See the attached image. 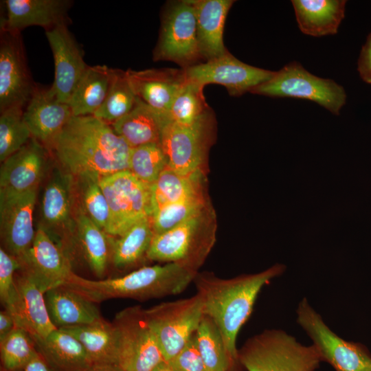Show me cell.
I'll list each match as a JSON object with an SVG mask.
<instances>
[{
	"instance_id": "11",
	"label": "cell",
	"mask_w": 371,
	"mask_h": 371,
	"mask_svg": "<svg viewBox=\"0 0 371 371\" xmlns=\"http://www.w3.org/2000/svg\"><path fill=\"white\" fill-rule=\"evenodd\" d=\"M117 334V364L124 371H153L164 361L145 309L127 307L117 313L113 322Z\"/></svg>"
},
{
	"instance_id": "39",
	"label": "cell",
	"mask_w": 371,
	"mask_h": 371,
	"mask_svg": "<svg viewBox=\"0 0 371 371\" xmlns=\"http://www.w3.org/2000/svg\"><path fill=\"white\" fill-rule=\"evenodd\" d=\"M23 108L14 107L1 112V162L21 149L32 138L23 118Z\"/></svg>"
},
{
	"instance_id": "10",
	"label": "cell",
	"mask_w": 371,
	"mask_h": 371,
	"mask_svg": "<svg viewBox=\"0 0 371 371\" xmlns=\"http://www.w3.org/2000/svg\"><path fill=\"white\" fill-rule=\"evenodd\" d=\"M145 314L166 362L184 348L204 315L202 300L197 293L145 309Z\"/></svg>"
},
{
	"instance_id": "35",
	"label": "cell",
	"mask_w": 371,
	"mask_h": 371,
	"mask_svg": "<svg viewBox=\"0 0 371 371\" xmlns=\"http://www.w3.org/2000/svg\"><path fill=\"white\" fill-rule=\"evenodd\" d=\"M136 100L126 71L113 69L107 96L93 116L111 125L129 113Z\"/></svg>"
},
{
	"instance_id": "38",
	"label": "cell",
	"mask_w": 371,
	"mask_h": 371,
	"mask_svg": "<svg viewBox=\"0 0 371 371\" xmlns=\"http://www.w3.org/2000/svg\"><path fill=\"white\" fill-rule=\"evenodd\" d=\"M167 167L168 159L160 144L131 148L128 170L141 181L152 186Z\"/></svg>"
},
{
	"instance_id": "32",
	"label": "cell",
	"mask_w": 371,
	"mask_h": 371,
	"mask_svg": "<svg viewBox=\"0 0 371 371\" xmlns=\"http://www.w3.org/2000/svg\"><path fill=\"white\" fill-rule=\"evenodd\" d=\"M113 69L89 66L78 83L69 105L73 116L93 115L103 104L110 87Z\"/></svg>"
},
{
	"instance_id": "12",
	"label": "cell",
	"mask_w": 371,
	"mask_h": 371,
	"mask_svg": "<svg viewBox=\"0 0 371 371\" xmlns=\"http://www.w3.org/2000/svg\"><path fill=\"white\" fill-rule=\"evenodd\" d=\"M99 183L109 207L108 235L120 236L137 222L152 216L151 186L129 170L102 177Z\"/></svg>"
},
{
	"instance_id": "21",
	"label": "cell",
	"mask_w": 371,
	"mask_h": 371,
	"mask_svg": "<svg viewBox=\"0 0 371 371\" xmlns=\"http://www.w3.org/2000/svg\"><path fill=\"white\" fill-rule=\"evenodd\" d=\"M46 160V148L31 138L1 162L0 193L19 194L36 190Z\"/></svg>"
},
{
	"instance_id": "28",
	"label": "cell",
	"mask_w": 371,
	"mask_h": 371,
	"mask_svg": "<svg viewBox=\"0 0 371 371\" xmlns=\"http://www.w3.org/2000/svg\"><path fill=\"white\" fill-rule=\"evenodd\" d=\"M34 341L38 353L54 371H84L93 365L80 342L63 330L57 328Z\"/></svg>"
},
{
	"instance_id": "9",
	"label": "cell",
	"mask_w": 371,
	"mask_h": 371,
	"mask_svg": "<svg viewBox=\"0 0 371 371\" xmlns=\"http://www.w3.org/2000/svg\"><path fill=\"white\" fill-rule=\"evenodd\" d=\"M214 130V117L211 109L191 124L168 122L159 142L167 157L168 167L181 175L203 170Z\"/></svg>"
},
{
	"instance_id": "13",
	"label": "cell",
	"mask_w": 371,
	"mask_h": 371,
	"mask_svg": "<svg viewBox=\"0 0 371 371\" xmlns=\"http://www.w3.org/2000/svg\"><path fill=\"white\" fill-rule=\"evenodd\" d=\"M35 86L21 33L1 30L0 112L14 107L24 109Z\"/></svg>"
},
{
	"instance_id": "7",
	"label": "cell",
	"mask_w": 371,
	"mask_h": 371,
	"mask_svg": "<svg viewBox=\"0 0 371 371\" xmlns=\"http://www.w3.org/2000/svg\"><path fill=\"white\" fill-rule=\"evenodd\" d=\"M296 314L297 324L311 339L322 362L335 371H371V353L368 348L338 336L306 298L300 302Z\"/></svg>"
},
{
	"instance_id": "8",
	"label": "cell",
	"mask_w": 371,
	"mask_h": 371,
	"mask_svg": "<svg viewBox=\"0 0 371 371\" xmlns=\"http://www.w3.org/2000/svg\"><path fill=\"white\" fill-rule=\"evenodd\" d=\"M154 60H170L182 69L195 65L202 59L195 8L192 0L168 3L164 9Z\"/></svg>"
},
{
	"instance_id": "45",
	"label": "cell",
	"mask_w": 371,
	"mask_h": 371,
	"mask_svg": "<svg viewBox=\"0 0 371 371\" xmlns=\"http://www.w3.org/2000/svg\"><path fill=\"white\" fill-rule=\"evenodd\" d=\"M15 371H54L45 359L38 353L27 364Z\"/></svg>"
},
{
	"instance_id": "47",
	"label": "cell",
	"mask_w": 371,
	"mask_h": 371,
	"mask_svg": "<svg viewBox=\"0 0 371 371\" xmlns=\"http://www.w3.org/2000/svg\"><path fill=\"white\" fill-rule=\"evenodd\" d=\"M84 371H124L117 364H93Z\"/></svg>"
},
{
	"instance_id": "18",
	"label": "cell",
	"mask_w": 371,
	"mask_h": 371,
	"mask_svg": "<svg viewBox=\"0 0 371 371\" xmlns=\"http://www.w3.org/2000/svg\"><path fill=\"white\" fill-rule=\"evenodd\" d=\"M74 177L56 171L47 183L41 201V225L71 260L74 240L70 228Z\"/></svg>"
},
{
	"instance_id": "19",
	"label": "cell",
	"mask_w": 371,
	"mask_h": 371,
	"mask_svg": "<svg viewBox=\"0 0 371 371\" xmlns=\"http://www.w3.org/2000/svg\"><path fill=\"white\" fill-rule=\"evenodd\" d=\"M72 117L69 104L59 101L49 87L36 85L23 110V118L32 137L49 149Z\"/></svg>"
},
{
	"instance_id": "25",
	"label": "cell",
	"mask_w": 371,
	"mask_h": 371,
	"mask_svg": "<svg viewBox=\"0 0 371 371\" xmlns=\"http://www.w3.org/2000/svg\"><path fill=\"white\" fill-rule=\"evenodd\" d=\"M170 120L168 113L155 109L137 97L131 111L111 126L131 148H135L159 144L162 131Z\"/></svg>"
},
{
	"instance_id": "5",
	"label": "cell",
	"mask_w": 371,
	"mask_h": 371,
	"mask_svg": "<svg viewBox=\"0 0 371 371\" xmlns=\"http://www.w3.org/2000/svg\"><path fill=\"white\" fill-rule=\"evenodd\" d=\"M238 361L247 371H315L322 362L313 345H303L280 329L248 339L238 350Z\"/></svg>"
},
{
	"instance_id": "42",
	"label": "cell",
	"mask_w": 371,
	"mask_h": 371,
	"mask_svg": "<svg viewBox=\"0 0 371 371\" xmlns=\"http://www.w3.org/2000/svg\"><path fill=\"white\" fill-rule=\"evenodd\" d=\"M20 269L18 260L0 248V299L4 309L9 310L16 297L15 271Z\"/></svg>"
},
{
	"instance_id": "14",
	"label": "cell",
	"mask_w": 371,
	"mask_h": 371,
	"mask_svg": "<svg viewBox=\"0 0 371 371\" xmlns=\"http://www.w3.org/2000/svg\"><path fill=\"white\" fill-rule=\"evenodd\" d=\"M188 80L203 87L208 84L224 86L232 96H240L270 80L276 71L246 64L229 52L221 56L183 69Z\"/></svg>"
},
{
	"instance_id": "40",
	"label": "cell",
	"mask_w": 371,
	"mask_h": 371,
	"mask_svg": "<svg viewBox=\"0 0 371 371\" xmlns=\"http://www.w3.org/2000/svg\"><path fill=\"white\" fill-rule=\"evenodd\" d=\"M210 203L205 196L166 204L156 209L151 216L154 235L170 230L201 212Z\"/></svg>"
},
{
	"instance_id": "23",
	"label": "cell",
	"mask_w": 371,
	"mask_h": 371,
	"mask_svg": "<svg viewBox=\"0 0 371 371\" xmlns=\"http://www.w3.org/2000/svg\"><path fill=\"white\" fill-rule=\"evenodd\" d=\"M16 299L9 310L16 326L27 331L34 340L47 337L57 329L50 320L45 293L26 275L15 276Z\"/></svg>"
},
{
	"instance_id": "24",
	"label": "cell",
	"mask_w": 371,
	"mask_h": 371,
	"mask_svg": "<svg viewBox=\"0 0 371 371\" xmlns=\"http://www.w3.org/2000/svg\"><path fill=\"white\" fill-rule=\"evenodd\" d=\"M196 17L197 36L203 58L206 61L228 52L223 43L227 15L232 0H192Z\"/></svg>"
},
{
	"instance_id": "43",
	"label": "cell",
	"mask_w": 371,
	"mask_h": 371,
	"mask_svg": "<svg viewBox=\"0 0 371 371\" xmlns=\"http://www.w3.org/2000/svg\"><path fill=\"white\" fill-rule=\"evenodd\" d=\"M168 363L172 371H208L199 352L195 333L184 348Z\"/></svg>"
},
{
	"instance_id": "20",
	"label": "cell",
	"mask_w": 371,
	"mask_h": 371,
	"mask_svg": "<svg viewBox=\"0 0 371 371\" xmlns=\"http://www.w3.org/2000/svg\"><path fill=\"white\" fill-rule=\"evenodd\" d=\"M5 13L1 19V30L21 33L30 26L45 30L60 25H69V0H5Z\"/></svg>"
},
{
	"instance_id": "4",
	"label": "cell",
	"mask_w": 371,
	"mask_h": 371,
	"mask_svg": "<svg viewBox=\"0 0 371 371\" xmlns=\"http://www.w3.org/2000/svg\"><path fill=\"white\" fill-rule=\"evenodd\" d=\"M216 228L215 212L210 203L170 230L154 235L147 259L177 263L198 272L215 243Z\"/></svg>"
},
{
	"instance_id": "15",
	"label": "cell",
	"mask_w": 371,
	"mask_h": 371,
	"mask_svg": "<svg viewBox=\"0 0 371 371\" xmlns=\"http://www.w3.org/2000/svg\"><path fill=\"white\" fill-rule=\"evenodd\" d=\"M19 262L20 272L44 293L64 284L73 272L71 261L41 225L37 227L30 248Z\"/></svg>"
},
{
	"instance_id": "34",
	"label": "cell",
	"mask_w": 371,
	"mask_h": 371,
	"mask_svg": "<svg viewBox=\"0 0 371 371\" xmlns=\"http://www.w3.org/2000/svg\"><path fill=\"white\" fill-rule=\"evenodd\" d=\"M195 338L199 352L208 371H234L236 364L229 357L214 322L204 315Z\"/></svg>"
},
{
	"instance_id": "16",
	"label": "cell",
	"mask_w": 371,
	"mask_h": 371,
	"mask_svg": "<svg viewBox=\"0 0 371 371\" xmlns=\"http://www.w3.org/2000/svg\"><path fill=\"white\" fill-rule=\"evenodd\" d=\"M36 198V190L19 194L0 193L3 248L19 262L30 248L35 236L33 215Z\"/></svg>"
},
{
	"instance_id": "44",
	"label": "cell",
	"mask_w": 371,
	"mask_h": 371,
	"mask_svg": "<svg viewBox=\"0 0 371 371\" xmlns=\"http://www.w3.org/2000/svg\"><path fill=\"white\" fill-rule=\"evenodd\" d=\"M357 71L362 80L371 85V32L362 46L357 60Z\"/></svg>"
},
{
	"instance_id": "36",
	"label": "cell",
	"mask_w": 371,
	"mask_h": 371,
	"mask_svg": "<svg viewBox=\"0 0 371 371\" xmlns=\"http://www.w3.org/2000/svg\"><path fill=\"white\" fill-rule=\"evenodd\" d=\"M38 352L35 341L25 329L15 326L0 340L1 371H15L34 358Z\"/></svg>"
},
{
	"instance_id": "3",
	"label": "cell",
	"mask_w": 371,
	"mask_h": 371,
	"mask_svg": "<svg viewBox=\"0 0 371 371\" xmlns=\"http://www.w3.org/2000/svg\"><path fill=\"white\" fill-rule=\"evenodd\" d=\"M198 272L177 263L144 266L124 276L89 280L72 272L63 285L95 303L111 298L146 300L181 293Z\"/></svg>"
},
{
	"instance_id": "1",
	"label": "cell",
	"mask_w": 371,
	"mask_h": 371,
	"mask_svg": "<svg viewBox=\"0 0 371 371\" xmlns=\"http://www.w3.org/2000/svg\"><path fill=\"white\" fill-rule=\"evenodd\" d=\"M51 150L64 170L78 179H100L128 170L131 148L111 125L94 117L73 116Z\"/></svg>"
},
{
	"instance_id": "2",
	"label": "cell",
	"mask_w": 371,
	"mask_h": 371,
	"mask_svg": "<svg viewBox=\"0 0 371 371\" xmlns=\"http://www.w3.org/2000/svg\"><path fill=\"white\" fill-rule=\"evenodd\" d=\"M286 266L277 263L256 273L243 274L224 279L212 273H197L194 279L204 315L216 324L231 359L238 365V332L252 313L262 289L272 279L282 275Z\"/></svg>"
},
{
	"instance_id": "17",
	"label": "cell",
	"mask_w": 371,
	"mask_h": 371,
	"mask_svg": "<svg viewBox=\"0 0 371 371\" xmlns=\"http://www.w3.org/2000/svg\"><path fill=\"white\" fill-rule=\"evenodd\" d=\"M45 35L54 60V80L49 90L59 101L68 104L89 65L68 25L45 30Z\"/></svg>"
},
{
	"instance_id": "31",
	"label": "cell",
	"mask_w": 371,
	"mask_h": 371,
	"mask_svg": "<svg viewBox=\"0 0 371 371\" xmlns=\"http://www.w3.org/2000/svg\"><path fill=\"white\" fill-rule=\"evenodd\" d=\"M58 329L75 337L86 350L93 364H117V334L113 323L102 318L91 324Z\"/></svg>"
},
{
	"instance_id": "41",
	"label": "cell",
	"mask_w": 371,
	"mask_h": 371,
	"mask_svg": "<svg viewBox=\"0 0 371 371\" xmlns=\"http://www.w3.org/2000/svg\"><path fill=\"white\" fill-rule=\"evenodd\" d=\"M78 179L81 184L82 212L106 233L110 223V211L99 179L90 177Z\"/></svg>"
},
{
	"instance_id": "37",
	"label": "cell",
	"mask_w": 371,
	"mask_h": 371,
	"mask_svg": "<svg viewBox=\"0 0 371 371\" xmlns=\"http://www.w3.org/2000/svg\"><path fill=\"white\" fill-rule=\"evenodd\" d=\"M203 87L187 79L169 110L168 114L172 121L181 124H191L210 109L205 100Z\"/></svg>"
},
{
	"instance_id": "30",
	"label": "cell",
	"mask_w": 371,
	"mask_h": 371,
	"mask_svg": "<svg viewBox=\"0 0 371 371\" xmlns=\"http://www.w3.org/2000/svg\"><path fill=\"white\" fill-rule=\"evenodd\" d=\"M205 182L203 170L181 175L167 167L151 186L153 212L166 204L207 196Z\"/></svg>"
},
{
	"instance_id": "27",
	"label": "cell",
	"mask_w": 371,
	"mask_h": 371,
	"mask_svg": "<svg viewBox=\"0 0 371 371\" xmlns=\"http://www.w3.org/2000/svg\"><path fill=\"white\" fill-rule=\"evenodd\" d=\"M291 3L298 27L306 35L335 34L345 16V0H292Z\"/></svg>"
},
{
	"instance_id": "26",
	"label": "cell",
	"mask_w": 371,
	"mask_h": 371,
	"mask_svg": "<svg viewBox=\"0 0 371 371\" xmlns=\"http://www.w3.org/2000/svg\"><path fill=\"white\" fill-rule=\"evenodd\" d=\"M45 300L56 328L91 324L102 318L94 302L65 285L47 291Z\"/></svg>"
},
{
	"instance_id": "6",
	"label": "cell",
	"mask_w": 371,
	"mask_h": 371,
	"mask_svg": "<svg viewBox=\"0 0 371 371\" xmlns=\"http://www.w3.org/2000/svg\"><path fill=\"white\" fill-rule=\"evenodd\" d=\"M251 93L273 98H295L313 101L338 115L346 102L344 87L332 79L322 78L293 61L275 72L269 80L254 87Z\"/></svg>"
},
{
	"instance_id": "29",
	"label": "cell",
	"mask_w": 371,
	"mask_h": 371,
	"mask_svg": "<svg viewBox=\"0 0 371 371\" xmlns=\"http://www.w3.org/2000/svg\"><path fill=\"white\" fill-rule=\"evenodd\" d=\"M76 240L87 265L94 275L102 278L111 262L113 236L108 235L82 211L76 225Z\"/></svg>"
},
{
	"instance_id": "22",
	"label": "cell",
	"mask_w": 371,
	"mask_h": 371,
	"mask_svg": "<svg viewBox=\"0 0 371 371\" xmlns=\"http://www.w3.org/2000/svg\"><path fill=\"white\" fill-rule=\"evenodd\" d=\"M135 95L155 109L168 113L171 104L187 82L184 70L172 68L126 71Z\"/></svg>"
},
{
	"instance_id": "46",
	"label": "cell",
	"mask_w": 371,
	"mask_h": 371,
	"mask_svg": "<svg viewBox=\"0 0 371 371\" xmlns=\"http://www.w3.org/2000/svg\"><path fill=\"white\" fill-rule=\"evenodd\" d=\"M16 326L12 314L4 309L0 312V340L5 337Z\"/></svg>"
},
{
	"instance_id": "33",
	"label": "cell",
	"mask_w": 371,
	"mask_h": 371,
	"mask_svg": "<svg viewBox=\"0 0 371 371\" xmlns=\"http://www.w3.org/2000/svg\"><path fill=\"white\" fill-rule=\"evenodd\" d=\"M153 236L151 217L137 222L114 239L111 263L120 269L139 264L144 258H147Z\"/></svg>"
},
{
	"instance_id": "48",
	"label": "cell",
	"mask_w": 371,
	"mask_h": 371,
	"mask_svg": "<svg viewBox=\"0 0 371 371\" xmlns=\"http://www.w3.org/2000/svg\"><path fill=\"white\" fill-rule=\"evenodd\" d=\"M153 371H172L168 362L163 361Z\"/></svg>"
}]
</instances>
